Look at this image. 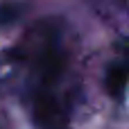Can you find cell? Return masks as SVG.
Segmentation results:
<instances>
[{
    "label": "cell",
    "mask_w": 129,
    "mask_h": 129,
    "mask_svg": "<svg viewBox=\"0 0 129 129\" xmlns=\"http://www.w3.org/2000/svg\"><path fill=\"white\" fill-rule=\"evenodd\" d=\"M18 16V5H0V23H11Z\"/></svg>",
    "instance_id": "obj_3"
},
{
    "label": "cell",
    "mask_w": 129,
    "mask_h": 129,
    "mask_svg": "<svg viewBox=\"0 0 129 129\" xmlns=\"http://www.w3.org/2000/svg\"><path fill=\"white\" fill-rule=\"evenodd\" d=\"M32 118H34L36 129H70L68 109L63 107L59 95H54L48 88L36 93L34 107H32Z\"/></svg>",
    "instance_id": "obj_1"
},
{
    "label": "cell",
    "mask_w": 129,
    "mask_h": 129,
    "mask_svg": "<svg viewBox=\"0 0 129 129\" xmlns=\"http://www.w3.org/2000/svg\"><path fill=\"white\" fill-rule=\"evenodd\" d=\"M104 88L109 93V98L113 100H122L129 88V52L122 59H116L113 63H109L107 75H104Z\"/></svg>",
    "instance_id": "obj_2"
}]
</instances>
